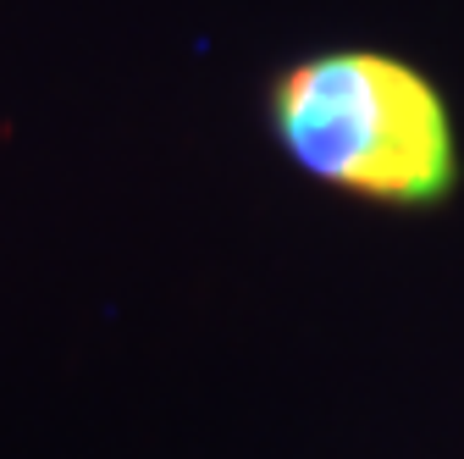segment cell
I'll use <instances>...</instances> for the list:
<instances>
[{"instance_id":"1","label":"cell","mask_w":464,"mask_h":459,"mask_svg":"<svg viewBox=\"0 0 464 459\" xmlns=\"http://www.w3.org/2000/svg\"><path fill=\"white\" fill-rule=\"evenodd\" d=\"M266 128L310 183L387 210H442L464 183L448 94L431 73L376 44L287 62L266 89Z\"/></svg>"}]
</instances>
